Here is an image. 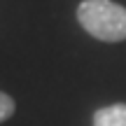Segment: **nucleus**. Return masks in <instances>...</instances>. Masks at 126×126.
<instances>
[{
    "mask_svg": "<svg viewBox=\"0 0 126 126\" xmlns=\"http://www.w3.org/2000/svg\"><path fill=\"white\" fill-rule=\"evenodd\" d=\"M14 110H16L14 98H12L9 94H5V91H0V124L7 122V119L14 114Z\"/></svg>",
    "mask_w": 126,
    "mask_h": 126,
    "instance_id": "nucleus-3",
    "label": "nucleus"
},
{
    "mask_svg": "<svg viewBox=\"0 0 126 126\" xmlns=\"http://www.w3.org/2000/svg\"><path fill=\"white\" fill-rule=\"evenodd\" d=\"M77 21L100 42L126 40V7L114 0H82L77 5Z\"/></svg>",
    "mask_w": 126,
    "mask_h": 126,
    "instance_id": "nucleus-1",
    "label": "nucleus"
},
{
    "mask_svg": "<svg viewBox=\"0 0 126 126\" xmlns=\"http://www.w3.org/2000/svg\"><path fill=\"white\" fill-rule=\"evenodd\" d=\"M94 126H126V103L98 108L94 112Z\"/></svg>",
    "mask_w": 126,
    "mask_h": 126,
    "instance_id": "nucleus-2",
    "label": "nucleus"
}]
</instances>
